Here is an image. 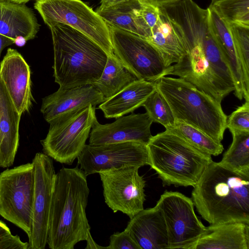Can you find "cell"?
Segmentation results:
<instances>
[{
    "mask_svg": "<svg viewBox=\"0 0 249 249\" xmlns=\"http://www.w3.org/2000/svg\"><path fill=\"white\" fill-rule=\"evenodd\" d=\"M147 146L149 165L164 186L194 187L213 161L211 155L166 129L152 136Z\"/></svg>",
    "mask_w": 249,
    "mask_h": 249,
    "instance_id": "cell-4",
    "label": "cell"
},
{
    "mask_svg": "<svg viewBox=\"0 0 249 249\" xmlns=\"http://www.w3.org/2000/svg\"><path fill=\"white\" fill-rule=\"evenodd\" d=\"M154 82L169 104L175 120L195 127L221 142L227 116L220 103L180 78L163 76Z\"/></svg>",
    "mask_w": 249,
    "mask_h": 249,
    "instance_id": "cell-5",
    "label": "cell"
},
{
    "mask_svg": "<svg viewBox=\"0 0 249 249\" xmlns=\"http://www.w3.org/2000/svg\"><path fill=\"white\" fill-rule=\"evenodd\" d=\"M230 131L232 141L219 163L231 170L249 175V131Z\"/></svg>",
    "mask_w": 249,
    "mask_h": 249,
    "instance_id": "cell-26",
    "label": "cell"
},
{
    "mask_svg": "<svg viewBox=\"0 0 249 249\" xmlns=\"http://www.w3.org/2000/svg\"><path fill=\"white\" fill-rule=\"evenodd\" d=\"M141 2L160 8L174 4L181 0H138Z\"/></svg>",
    "mask_w": 249,
    "mask_h": 249,
    "instance_id": "cell-35",
    "label": "cell"
},
{
    "mask_svg": "<svg viewBox=\"0 0 249 249\" xmlns=\"http://www.w3.org/2000/svg\"><path fill=\"white\" fill-rule=\"evenodd\" d=\"M139 13L151 31L159 19V8L141 2Z\"/></svg>",
    "mask_w": 249,
    "mask_h": 249,
    "instance_id": "cell-33",
    "label": "cell"
},
{
    "mask_svg": "<svg viewBox=\"0 0 249 249\" xmlns=\"http://www.w3.org/2000/svg\"><path fill=\"white\" fill-rule=\"evenodd\" d=\"M32 162L34 191L29 249H44L56 173L52 159L44 153H36Z\"/></svg>",
    "mask_w": 249,
    "mask_h": 249,
    "instance_id": "cell-12",
    "label": "cell"
},
{
    "mask_svg": "<svg viewBox=\"0 0 249 249\" xmlns=\"http://www.w3.org/2000/svg\"><path fill=\"white\" fill-rule=\"evenodd\" d=\"M34 8L50 28L56 24L69 25L82 33L108 55L113 51L107 24L81 0H36Z\"/></svg>",
    "mask_w": 249,
    "mask_h": 249,
    "instance_id": "cell-6",
    "label": "cell"
},
{
    "mask_svg": "<svg viewBox=\"0 0 249 249\" xmlns=\"http://www.w3.org/2000/svg\"><path fill=\"white\" fill-rule=\"evenodd\" d=\"M10 232V229L6 224L0 220V238Z\"/></svg>",
    "mask_w": 249,
    "mask_h": 249,
    "instance_id": "cell-39",
    "label": "cell"
},
{
    "mask_svg": "<svg viewBox=\"0 0 249 249\" xmlns=\"http://www.w3.org/2000/svg\"><path fill=\"white\" fill-rule=\"evenodd\" d=\"M87 241V245L85 248L86 249H108V247H103L98 245L93 239L90 231H89L87 236V238L86 240Z\"/></svg>",
    "mask_w": 249,
    "mask_h": 249,
    "instance_id": "cell-36",
    "label": "cell"
},
{
    "mask_svg": "<svg viewBox=\"0 0 249 249\" xmlns=\"http://www.w3.org/2000/svg\"><path fill=\"white\" fill-rule=\"evenodd\" d=\"M21 116L0 80V167L8 168L14 162Z\"/></svg>",
    "mask_w": 249,
    "mask_h": 249,
    "instance_id": "cell-20",
    "label": "cell"
},
{
    "mask_svg": "<svg viewBox=\"0 0 249 249\" xmlns=\"http://www.w3.org/2000/svg\"><path fill=\"white\" fill-rule=\"evenodd\" d=\"M29 242L22 241L19 236L11 232L0 238V249H29Z\"/></svg>",
    "mask_w": 249,
    "mask_h": 249,
    "instance_id": "cell-34",
    "label": "cell"
},
{
    "mask_svg": "<svg viewBox=\"0 0 249 249\" xmlns=\"http://www.w3.org/2000/svg\"><path fill=\"white\" fill-rule=\"evenodd\" d=\"M34 167L27 163L0 173V215L31 233Z\"/></svg>",
    "mask_w": 249,
    "mask_h": 249,
    "instance_id": "cell-8",
    "label": "cell"
},
{
    "mask_svg": "<svg viewBox=\"0 0 249 249\" xmlns=\"http://www.w3.org/2000/svg\"><path fill=\"white\" fill-rule=\"evenodd\" d=\"M229 25L240 60L246 92L249 95V27Z\"/></svg>",
    "mask_w": 249,
    "mask_h": 249,
    "instance_id": "cell-30",
    "label": "cell"
},
{
    "mask_svg": "<svg viewBox=\"0 0 249 249\" xmlns=\"http://www.w3.org/2000/svg\"><path fill=\"white\" fill-rule=\"evenodd\" d=\"M106 100L93 84L59 89L42 99L40 111L49 124L89 105L96 107Z\"/></svg>",
    "mask_w": 249,
    "mask_h": 249,
    "instance_id": "cell-16",
    "label": "cell"
},
{
    "mask_svg": "<svg viewBox=\"0 0 249 249\" xmlns=\"http://www.w3.org/2000/svg\"><path fill=\"white\" fill-rule=\"evenodd\" d=\"M107 25L114 54L139 79L154 82L166 76L168 67L160 52L148 41Z\"/></svg>",
    "mask_w": 249,
    "mask_h": 249,
    "instance_id": "cell-9",
    "label": "cell"
},
{
    "mask_svg": "<svg viewBox=\"0 0 249 249\" xmlns=\"http://www.w3.org/2000/svg\"><path fill=\"white\" fill-rule=\"evenodd\" d=\"M155 89L154 82L138 79L106 99L100 104L98 108L106 118H117L141 107Z\"/></svg>",
    "mask_w": 249,
    "mask_h": 249,
    "instance_id": "cell-23",
    "label": "cell"
},
{
    "mask_svg": "<svg viewBox=\"0 0 249 249\" xmlns=\"http://www.w3.org/2000/svg\"><path fill=\"white\" fill-rule=\"evenodd\" d=\"M8 0L14 2L18 3H26L30 0Z\"/></svg>",
    "mask_w": 249,
    "mask_h": 249,
    "instance_id": "cell-40",
    "label": "cell"
},
{
    "mask_svg": "<svg viewBox=\"0 0 249 249\" xmlns=\"http://www.w3.org/2000/svg\"><path fill=\"white\" fill-rule=\"evenodd\" d=\"M166 130L178 135L193 146L211 156H218L224 150L221 142L215 141L199 129L183 122L175 120L174 125Z\"/></svg>",
    "mask_w": 249,
    "mask_h": 249,
    "instance_id": "cell-27",
    "label": "cell"
},
{
    "mask_svg": "<svg viewBox=\"0 0 249 249\" xmlns=\"http://www.w3.org/2000/svg\"><path fill=\"white\" fill-rule=\"evenodd\" d=\"M54 52L55 82L61 89L93 84L101 76L108 54L88 36L62 23L49 28Z\"/></svg>",
    "mask_w": 249,
    "mask_h": 249,
    "instance_id": "cell-3",
    "label": "cell"
},
{
    "mask_svg": "<svg viewBox=\"0 0 249 249\" xmlns=\"http://www.w3.org/2000/svg\"><path fill=\"white\" fill-rule=\"evenodd\" d=\"M87 176L78 167H63L56 174L47 240L50 249H73L90 231L86 213Z\"/></svg>",
    "mask_w": 249,
    "mask_h": 249,
    "instance_id": "cell-1",
    "label": "cell"
},
{
    "mask_svg": "<svg viewBox=\"0 0 249 249\" xmlns=\"http://www.w3.org/2000/svg\"><path fill=\"white\" fill-rule=\"evenodd\" d=\"M138 79L113 53L108 55L101 76L93 85L106 100Z\"/></svg>",
    "mask_w": 249,
    "mask_h": 249,
    "instance_id": "cell-25",
    "label": "cell"
},
{
    "mask_svg": "<svg viewBox=\"0 0 249 249\" xmlns=\"http://www.w3.org/2000/svg\"><path fill=\"white\" fill-rule=\"evenodd\" d=\"M226 128L229 130L249 131V101H245L227 117Z\"/></svg>",
    "mask_w": 249,
    "mask_h": 249,
    "instance_id": "cell-31",
    "label": "cell"
},
{
    "mask_svg": "<svg viewBox=\"0 0 249 249\" xmlns=\"http://www.w3.org/2000/svg\"><path fill=\"white\" fill-rule=\"evenodd\" d=\"M139 167L125 165L99 173L107 205L114 213L121 212L130 219L143 209L145 181Z\"/></svg>",
    "mask_w": 249,
    "mask_h": 249,
    "instance_id": "cell-11",
    "label": "cell"
},
{
    "mask_svg": "<svg viewBox=\"0 0 249 249\" xmlns=\"http://www.w3.org/2000/svg\"><path fill=\"white\" fill-rule=\"evenodd\" d=\"M142 106L145 108L153 122L160 124L165 129L174 125L175 118L172 109L166 100L156 88Z\"/></svg>",
    "mask_w": 249,
    "mask_h": 249,
    "instance_id": "cell-29",
    "label": "cell"
},
{
    "mask_svg": "<svg viewBox=\"0 0 249 249\" xmlns=\"http://www.w3.org/2000/svg\"><path fill=\"white\" fill-rule=\"evenodd\" d=\"M191 199L210 224H249V175L212 161L194 186Z\"/></svg>",
    "mask_w": 249,
    "mask_h": 249,
    "instance_id": "cell-2",
    "label": "cell"
},
{
    "mask_svg": "<svg viewBox=\"0 0 249 249\" xmlns=\"http://www.w3.org/2000/svg\"><path fill=\"white\" fill-rule=\"evenodd\" d=\"M128 0H100V6L97 8H106Z\"/></svg>",
    "mask_w": 249,
    "mask_h": 249,
    "instance_id": "cell-37",
    "label": "cell"
},
{
    "mask_svg": "<svg viewBox=\"0 0 249 249\" xmlns=\"http://www.w3.org/2000/svg\"><path fill=\"white\" fill-rule=\"evenodd\" d=\"M40 26L33 10L25 3L0 0V34L15 44L21 46L34 39Z\"/></svg>",
    "mask_w": 249,
    "mask_h": 249,
    "instance_id": "cell-18",
    "label": "cell"
},
{
    "mask_svg": "<svg viewBox=\"0 0 249 249\" xmlns=\"http://www.w3.org/2000/svg\"><path fill=\"white\" fill-rule=\"evenodd\" d=\"M146 40L160 52L168 67L178 62L186 53L184 34L164 7L159 8V19Z\"/></svg>",
    "mask_w": 249,
    "mask_h": 249,
    "instance_id": "cell-19",
    "label": "cell"
},
{
    "mask_svg": "<svg viewBox=\"0 0 249 249\" xmlns=\"http://www.w3.org/2000/svg\"><path fill=\"white\" fill-rule=\"evenodd\" d=\"M156 206L165 220L168 249H194L206 227L196 215L192 199L178 192L165 191Z\"/></svg>",
    "mask_w": 249,
    "mask_h": 249,
    "instance_id": "cell-10",
    "label": "cell"
},
{
    "mask_svg": "<svg viewBox=\"0 0 249 249\" xmlns=\"http://www.w3.org/2000/svg\"><path fill=\"white\" fill-rule=\"evenodd\" d=\"M140 249H168V238L163 214L156 205L134 215L125 229Z\"/></svg>",
    "mask_w": 249,
    "mask_h": 249,
    "instance_id": "cell-17",
    "label": "cell"
},
{
    "mask_svg": "<svg viewBox=\"0 0 249 249\" xmlns=\"http://www.w3.org/2000/svg\"><path fill=\"white\" fill-rule=\"evenodd\" d=\"M141 2L129 0L95 12L109 25L148 39L151 31L139 13Z\"/></svg>",
    "mask_w": 249,
    "mask_h": 249,
    "instance_id": "cell-24",
    "label": "cell"
},
{
    "mask_svg": "<svg viewBox=\"0 0 249 249\" xmlns=\"http://www.w3.org/2000/svg\"><path fill=\"white\" fill-rule=\"evenodd\" d=\"M95 107L89 105L51 122L41 141L43 153L56 161L71 165L86 145L94 121Z\"/></svg>",
    "mask_w": 249,
    "mask_h": 249,
    "instance_id": "cell-7",
    "label": "cell"
},
{
    "mask_svg": "<svg viewBox=\"0 0 249 249\" xmlns=\"http://www.w3.org/2000/svg\"><path fill=\"white\" fill-rule=\"evenodd\" d=\"M210 5L229 25L249 27V0H218Z\"/></svg>",
    "mask_w": 249,
    "mask_h": 249,
    "instance_id": "cell-28",
    "label": "cell"
},
{
    "mask_svg": "<svg viewBox=\"0 0 249 249\" xmlns=\"http://www.w3.org/2000/svg\"><path fill=\"white\" fill-rule=\"evenodd\" d=\"M14 43V41L11 38L0 34V57L1 52L4 48Z\"/></svg>",
    "mask_w": 249,
    "mask_h": 249,
    "instance_id": "cell-38",
    "label": "cell"
},
{
    "mask_svg": "<svg viewBox=\"0 0 249 249\" xmlns=\"http://www.w3.org/2000/svg\"><path fill=\"white\" fill-rule=\"evenodd\" d=\"M153 122L146 112L122 116L115 122L105 124L96 119L89 133V144L136 142L147 145L152 137L150 127Z\"/></svg>",
    "mask_w": 249,
    "mask_h": 249,
    "instance_id": "cell-14",
    "label": "cell"
},
{
    "mask_svg": "<svg viewBox=\"0 0 249 249\" xmlns=\"http://www.w3.org/2000/svg\"><path fill=\"white\" fill-rule=\"evenodd\" d=\"M0 80L18 111L21 115L29 111L34 101L31 71L17 50L8 48L0 62Z\"/></svg>",
    "mask_w": 249,
    "mask_h": 249,
    "instance_id": "cell-15",
    "label": "cell"
},
{
    "mask_svg": "<svg viewBox=\"0 0 249 249\" xmlns=\"http://www.w3.org/2000/svg\"><path fill=\"white\" fill-rule=\"evenodd\" d=\"M77 159L87 176L125 165L149 164L147 145L136 142L86 144Z\"/></svg>",
    "mask_w": 249,
    "mask_h": 249,
    "instance_id": "cell-13",
    "label": "cell"
},
{
    "mask_svg": "<svg viewBox=\"0 0 249 249\" xmlns=\"http://www.w3.org/2000/svg\"><path fill=\"white\" fill-rule=\"evenodd\" d=\"M208 9L211 31L231 68L234 78L235 84L234 94L240 100L245 98L246 101H249V95L246 92L240 60L229 25L211 5Z\"/></svg>",
    "mask_w": 249,
    "mask_h": 249,
    "instance_id": "cell-21",
    "label": "cell"
},
{
    "mask_svg": "<svg viewBox=\"0 0 249 249\" xmlns=\"http://www.w3.org/2000/svg\"><path fill=\"white\" fill-rule=\"evenodd\" d=\"M108 249H140L125 230L112 234L109 239Z\"/></svg>",
    "mask_w": 249,
    "mask_h": 249,
    "instance_id": "cell-32",
    "label": "cell"
},
{
    "mask_svg": "<svg viewBox=\"0 0 249 249\" xmlns=\"http://www.w3.org/2000/svg\"><path fill=\"white\" fill-rule=\"evenodd\" d=\"M194 249H249V224H211L206 227Z\"/></svg>",
    "mask_w": 249,
    "mask_h": 249,
    "instance_id": "cell-22",
    "label": "cell"
}]
</instances>
